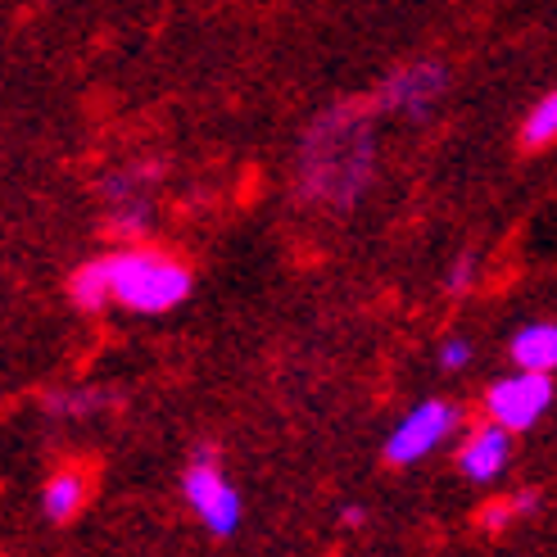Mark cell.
I'll list each match as a JSON object with an SVG mask.
<instances>
[{"label": "cell", "instance_id": "cell-10", "mask_svg": "<svg viewBox=\"0 0 557 557\" xmlns=\"http://www.w3.org/2000/svg\"><path fill=\"white\" fill-rule=\"evenodd\" d=\"M517 141H521V150H531V154H535V150L557 146V87H553V91H544L531 109H525Z\"/></svg>", "mask_w": 557, "mask_h": 557}, {"label": "cell", "instance_id": "cell-15", "mask_svg": "<svg viewBox=\"0 0 557 557\" xmlns=\"http://www.w3.org/2000/svg\"><path fill=\"white\" fill-rule=\"evenodd\" d=\"M341 517H345V525H358V521H363V508H358V504H349Z\"/></svg>", "mask_w": 557, "mask_h": 557}, {"label": "cell", "instance_id": "cell-2", "mask_svg": "<svg viewBox=\"0 0 557 557\" xmlns=\"http://www.w3.org/2000/svg\"><path fill=\"white\" fill-rule=\"evenodd\" d=\"M195 290L190 268L154 245H119L109 255H96L69 276V299L82 313L100 309H123L136 318H159L186 304Z\"/></svg>", "mask_w": 557, "mask_h": 557}, {"label": "cell", "instance_id": "cell-12", "mask_svg": "<svg viewBox=\"0 0 557 557\" xmlns=\"http://www.w3.org/2000/svg\"><path fill=\"white\" fill-rule=\"evenodd\" d=\"M109 404V395H100V389H64V395H46V408L54 417H91Z\"/></svg>", "mask_w": 557, "mask_h": 557}, {"label": "cell", "instance_id": "cell-1", "mask_svg": "<svg viewBox=\"0 0 557 557\" xmlns=\"http://www.w3.org/2000/svg\"><path fill=\"white\" fill-rule=\"evenodd\" d=\"M376 177V109L363 100L331 104L309 123L295 159V186L309 205L354 209Z\"/></svg>", "mask_w": 557, "mask_h": 557}, {"label": "cell", "instance_id": "cell-14", "mask_svg": "<svg viewBox=\"0 0 557 557\" xmlns=\"http://www.w3.org/2000/svg\"><path fill=\"white\" fill-rule=\"evenodd\" d=\"M471 276H476V259L462 255V259L449 268V282H444V286H449V295H462V290L471 286Z\"/></svg>", "mask_w": 557, "mask_h": 557}, {"label": "cell", "instance_id": "cell-6", "mask_svg": "<svg viewBox=\"0 0 557 557\" xmlns=\"http://www.w3.org/2000/svg\"><path fill=\"white\" fill-rule=\"evenodd\" d=\"M548 408H553V376H540V372L498 376L485 389V422L504 426L508 435H521V431L540 426Z\"/></svg>", "mask_w": 557, "mask_h": 557}, {"label": "cell", "instance_id": "cell-9", "mask_svg": "<svg viewBox=\"0 0 557 557\" xmlns=\"http://www.w3.org/2000/svg\"><path fill=\"white\" fill-rule=\"evenodd\" d=\"M82 504H87V471H82V467H60V471H54V476L46 481V490H41L46 517H50L54 525H64V521H73V517L82 512Z\"/></svg>", "mask_w": 557, "mask_h": 557}, {"label": "cell", "instance_id": "cell-4", "mask_svg": "<svg viewBox=\"0 0 557 557\" xmlns=\"http://www.w3.org/2000/svg\"><path fill=\"white\" fill-rule=\"evenodd\" d=\"M444 91H449V69L440 60H408L395 73H385V82L372 96V109L376 114H399V119L422 123L435 114Z\"/></svg>", "mask_w": 557, "mask_h": 557}, {"label": "cell", "instance_id": "cell-3", "mask_svg": "<svg viewBox=\"0 0 557 557\" xmlns=\"http://www.w3.org/2000/svg\"><path fill=\"white\" fill-rule=\"evenodd\" d=\"M182 494H186V504L195 508V517L205 521V531L213 540H232L240 531V494L227 481V471H222L213 444H200L195 458L186 462Z\"/></svg>", "mask_w": 557, "mask_h": 557}, {"label": "cell", "instance_id": "cell-5", "mask_svg": "<svg viewBox=\"0 0 557 557\" xmlns=\"http://www.w3.org/2000/svg\"><path fill=\"white\" fill-rule=\"evenodd\" d=\"M458 404L449 399H422L417 408H408L399 417V426L385 435V462L389 467H412V462H422L431 458L444 440H449L458 431Z\"/></svg>", "mask_w": 557, "mask_h": 557}, {"label": "cell", "instance_id": "cell-7", "mask_svg": "<svg viewBox=\"0 0 557 557\" xmlns=\"http://www.w3.org/2000/svg\"><path fill=\"white\" fill-rule=\"evenodd\" d=\"M508 462H512V435H508L504 426L481 422V426L467 431L462 449H458V471H462L467 481L494 485V481L508 471Z\"/></svg>", "mask_w": 557, "mask_h": 557}, {"label": "cell", "instance_id": "cell-13", "mask_svg": "<svg viewBox=\"0 0 557 557\" xmlns=\"http://www.w3.org/2000/svg\"><path fill=\"white\" fill-rule=\"evenodd\" d=\"M467 363H471V341H462V336L440 341V368L444 372H462Z\"/></svg>", "mask_w": 557, "mask_h": 557}, {"label": "cell", "instance_id": "cell-8", "mask_svg": "<svg viewBox=\"0 0 557 557\" xmlns=\"http://www.w3.org/2000/svg\"><path fill=\"white\" fill-rule=\"evenodd\" d=\"M512 363L517 372H540V376H553L557 372V322H525L512 345Z\"/></svg>", "mask_w": 557, "mask_h": 557}, {"label": "cell", "instance_id": "cell-11", "mask_svg": "<svg viewBox=\"0 0 557 557\" xmlns=\"http://www.w3.org/2000/svg\"><path fill=\"white\" fill-rule=\"evenodd\" d=\"M535 508H540V490H517L508 498H494V504L481 508V531H508L512 521H521Z\"/></svg>", "mask_w": 557, "mask_h": 557}]
</instances>
